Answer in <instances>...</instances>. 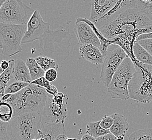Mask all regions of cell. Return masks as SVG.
<instances>
[{"label":"cell","instance_id":"9a60e30c","mask_svg":"<svg viewBox=\"0 0 152 140\" xmlns=\"http://www.w3.org/2000/svg\"><path fill=\"white\" fill-rule=\"evenodd\" d=\"M65 134L64 121L43 124L39 131V137L45 140H56L60 135Z\"/></svg>","mask_w":152,"mask_h":140},{"label":"cell","instance_id":"6da1fadb","mask_svg":"<svg viewBox=\"0 0 152 140\" xmlns=\"http://www.w3.org/2000/svg\"><path fill=\"white\" fill-rule=\"evenodd\" d=\"M68 21L66 26H60L57 29H50L38 40L41 56L47 57L59 63L67 59L70 56V41L75 37L71 34Z\"/></svg>","mask_w":152,"mask_h":140},{"label":"cell","instance_id":"836d02e7","mask_svg":"<svg viewBox=\"0 0 152 140\" xmlns=\"http://www.w3.org/2000/svg\"><path fill=\"white\" fill-rule=\"evenodd\" d=\"M46 92H47V93L49 94V95L51 96H55V95H56L58 93L57 88L54 85H53V84L51 85V89L49 90H46Z\"/></svg>","mask_w":152,"mask_h":140},{"label":"cell","instance_id":"277c9868","mask_svg":"<svg viewBox=\"0 0 152 140\" xmlns=\"http://www.w3.org/2000/svg\"><path fill=\"white\" fill-rule=\"evenodd\" d=\"M135 72L129 85L130 98L146 104L152 101V66L133 61Z\"/></svg>","mask_w":152,"mask_h":140},{"label":"cell","instance_id":"603a6c76","mask_svg":"<svg viewBox=\"0 0 152 140\" xmlns=\"http://www.w3.org/2000/svg\"><path fill=\"white\" fill-rule=\"evenodd\" d=\"M14 112L12 106L8 102H1L0 120L4 123H9L13 118Z\"/></svg>","mask_w":152,"mask_h":140},{"label":"cell","instance_id":"ab89813d","mask_svg":"<svg viewBox=\"0 0 152 140\" xmlns=\"http://www.w3.org/2000/svg\"><path fill=\"white\" fill-rule=\"evenodd\" d=\"M66 140H78L76 138H73V139H71V138H68Z\"/></svg>","mask_w":152,"mask_h":140},{"label":"cell","instance_id":"7402d4cb","mask_svg":"<svg viewBox=\"0 0 152 140\" xmlns=\"http://www.w3.org/2000/svg\"><path fill=\"white\" fill-rule=\"evenodd\" d=\"M135 6L139 12L152 21V1H135Z\"/></svg>","mask_w":152,"mask_h":140},{"label":"cell","instance_id":"74e56055","mask_svg":"<svg viewBox=\"0 0 152 140\" xmlns=\"http://www.w3.org/2000/svg\"><path fill=\"white\" fill-rule=\"evenodd\" d=\"M68 137L65 134L60 135L58 137H57L56 140H66Z\"/></svg>","mask_w":152,"mask_h":140},{"label":"cell","instance_id":"7c38bea8","mask_svg":"<svg viewBox=\"0 0 152 140\" xmlns=\"http://www.w3.org/2000/svg\"><path fill=\"white\" fill-rule=\"evenodd\" d=\"M73 31L80 45L92 44L100 49V41L89 23L88 20L85 18H77Z\"/></svg>","mask_w":152,"mask_h":140},{"label":"cell","instance_id":"7a4b0ae2","mask_svg":"<svg viewBox=\"0 0 152 140\" xmlns=\"http://www.w3.org/2000/svg\"><path fill=\"white\" fill-rule=\"evenodd\" d=\"M50 96L44 88L30 84L18 93L12 94L6 102L12 106L14 117L26 113L39 112Z\"/></svg>","mask_w":152,"mask_h":140},{"label":"cell","instance_id":"cb8c5ba5","mask_svg":"<svg viewBox=\"0 0 152 140\" xmlns=\"http://www.w3.org/2000/svg\"><path fill=\"white\" fill-rule=\"evenodd\" d=\"M35 59L38 65L45 72L51 69L56 70L58 69V63L53 59L44 56H38L36 57Z\"/></svg>","mask_w":152,"mask_h":140},{"label":"cell","instance_id":"4fadbf2b","mask_svg":"<svg viewBox=\"0 0 152 140\" xmlns=\"http://www.w3.org/2000/svg\"><path fill=\"white\" fill-rule=\"evenodd\" d=\"M117 0H94L91 2L90 20L94 23L111 10L117 3Z\"/></svg>","mask_w":152,"mask_h":140},{"label":"cell","instance_id":"ffe728a7","mask_svg":"<svg viewBox=\"0 0 152 140\" xmlns=\"http://www.w3.org/2000/svg\"><path fill=\"white\" fill-rule=\"evenodd\" d=\"M26 64L29 70L32 82L45 76V71L38 65L35 58H29L26 61Z\"/></svg>","mask_w":152,"mask_h":140},{"label":"cell","instance_id":"8d00e7d4","mask_svg":"<svg viewBox=\"0 0 152 140\" xmlns=\"http://www.w3.org/2000/svg\"><path fill=\"white\" fill-rule=\"evenodd\" d=\"M12 96V94H4V96L1 98V102H6Z\"/></svg>","mask_w":152,"mask_h":140},{"label":"cell","instance_id":"83f0119b","mask_svg":"<svg viewBox=\"0 0 152 140\" xmlns=\"http://www.w3.org/2000/svg\"><path fill=\"white\" fill-rule=\"evenodd\" d=\"M114 123V119L112 115H104L100 120V125L102 128L106 130H110Z\"/></svg>","mask_w":152,"mask_h":140},{"label":"cell","instance_id":"d4e9b609","mask_svg":"<svg viewBox=\"0 0 152 140\" xmlns=\"http://www.w3.org/2000/svg\"><path fill=\"white\" fill-rule=\"evenodd\" d=\"M128 140H152V129H144L134 131Z\"/></svg>","mask_w":152,"mask_h":140},{"label":"cell","instance_id":"9c48e42d","mask_svg":"<svg viewBox=\"0 0 152 140\" xmlns=\"http://www.w3.org/2000/svg\"><path fill=\"white\" fill-rule=\"evenodd\" d=\"M67 94L58 92L50 96L44 108L38 112L43 124L65 121L68 115Z\"/></svg>","mask_w":152,"mask_h":140},{"label":"cell","instance_id":"1f68e13d","mask_svg":"<svg viewBox=\"0 0 152 140\" xmlns=\"http://www.w3.org/2000/svg\"><path fill=\"white\" fill-rule=\"evenodd\" d=\"M96 140H117V137L111 133L96 138Z\"/></svg>","mask_w":152,"mask_h":140},{"label":"cell","instance_id":"3957f363","mask_svg":"<svg viewBox=\"0 0 152 140\" xmlns=\"http://www.w3.org/2000/svg\"><path fill=\"white\" fill-rule=\"evenodd\" d=\"M152 25V21L139 12L134 5L121 13L111 23L100 31L108 40L124 34H129L134 30Z\"/></svg>","mask_w":152,"mask_h":140},{"label":"cell","instance_id":"ba28073f","mask_svg":"<svg viewBox=\"0 0 152 140\" xmlns=\"http://www.w3.org/2000/svg\"><path fill=\"white\" fill-rule=\"evenodd\" d=\"M35 10L20 0H6L0 7V23L26 25Z\"/></svg>","mask_w":152,"mask_h":140},{"label":"cell","instance_id":"f1b7e54d","mask_svg":"<svg viewBox=\"0 0 152 140\" xmlns=\"http://www.w3.org/2000/svg\"><path fill=\"white\" fill-rule=\"evenodd\" d=\"M30 84L37 85L38 86L44 88L46 90H50L51 88V85H52V84H50V82L47 80L44 77L33 81Z\"/></svg>","mask_w":152,"mask_h":140},{"label":"cell","instance_id":"d6a6232c","mask_svg":"<svg viewBox=\"0 0 152 140\" xmlns=\"http://www.w3.org/2000/svg\"><path fill=\"white\" fill-rule=\"evenodd\" d=\"M9 67V61H2L1 63V74L3 73L4 71L7 70Z\"/></svg>","mask_w":152,"mask_h":140},{"label":"cell","instance_id":"484cf974","mask_svg":"<svg viewBox=\"0 0 152 140\" xmlns=\"http://www.w3.org/2000/svg\"><path fill=\"white\" fill-rule=\"evenodd\" d=\"M30 85L29 83L24 82H16L12 83V84L8 86L5 90V94H15L18 93L20 90H22L24 88H26Z\"/></svg>","mask_w":152,"mask_h":140},{"label":"cell","instance_id":"d590c367","mask_svg":"<svg viewBox=\"0 0 152 140\" xmlns=\"http://www.w3.org/2000/svg\"><path fill=\"white\" fill-rule=\"evenodd\" d=\"M80 140H96V139L88 134L84 135Z\"/></svg>","mask_w":152,"mask_h":140},{"label":"cell","instance_id":"4316f807","mask_svg":"<svg viewBox=\"0 0 152 140\" xmlns=\"http://www.w3.org/2000/svg\"><path fill=\"white\" fill-rule=\"evenodd\" d=\"M0 140H16L12 136L9 129V123L1 121L0 124Z\"/></svg>","mask_w":152,"mask_h":140},{"label":"cell","instance_id":"2e32d148","mask_svg":"<svg viewBox=\"0 0 152 140\" xmlns=\"http://www.w3.org/2000/svg\"><path fill=\"white\" fill-rule=\"evenodd\" d=\"M112 115L114 119V123L110 129V133L116 137L119 136H125L129 127L127 118L122 114L117 113L112 114Z\"/></svg>","mask_w":152,"mask_h":140},{"label":"cell","instance_id":"f546056e","mask_svg":"<svg viewBox=\"0 0 152 140\" xmlns=\"http://www.w3.org/2000/svg\"><path fill=\"white\" fill-rule=\"evenodd\" d=\"M137 42L140 44L141 47H143L152 56V38L145 39Z\"/></svg>","mask_w":152,"mask_h":140},{"label":"cell","instance_id":"8fae6325","mask_svg":"<svg viewBox=\"0 0 152 140\" xmlns=\"http://www.w3.org/2000/svg\"><path fill=\"white\" fill-rule=\"evenodd\" d=\"M27 29L22 41V44L31 43L39 40L41 37L50 29V24L44 22L40 12L35 10L26 24Z\"/></svg>","mask_w":152,"mask_h":140},{"label":"cell","instance_id":"e575fe53","mask_svg":"<svg viewBox=\"0 0 152 140\" xmlns=\"http://www.w3.org/2000/svg\"><path fill=\"white\" fill-rule=\"evenodd\" d=\"M149 38H152V33L146 34H143V35L139 36L137 39L136 42H138V41L145 39H149Z\"/></svg>","mask_w":152,"mask_h":140},{"label":"cell","instance_id":"5bb4252c","mask_svg":"<svg viewBox=\"0 0 152 140\" xmlns=\"http://www.w3.org/2000/svg\"><path fill=\"white\" fill-rule=\"evenodd\" d=\"M79 53L83 59L93 64L102 65L104 55L97 47L92 44H84L80 45Z\"/></svg>","mask_w":152,"mask_h":140},{"label":"cell","instance_id":"60d3db41","mask_svg":"<svg viewBox=\"0 0 152 140\" xmlns=\"http://www.w3.org/2000/svg\"><path fill=\"white\" fill-rule=\"evenodd\" d=\"M32 140H45L43 138H38V139H34Z\"/></svg>","mask_w":152,"mask_h":140},{"label":"cell","instance_id":"e0dca14e","mask_svg":"<svg viewBox=\"0 0 152 140\" xmlns=\"http://www.w3.org/2000/svg\"><path fill=\"white\" fill-rule=\"evenodd\" d=\"M13 78L17 82H24L30 84L32 82L29 69L26 63L22 59H18L15 61Z\"/></svg>","mask_w":152,"mask_h":140},{"label":"cell","instance_id":"4dcf8cb0","mask_svg":"<svg viewBox=\"0 0 152 140\" xmlns=\"http://www.w3.org/2000/svg\"><path fill=\"white\" fill-rule=\"evenodd\" d=\"M57 76L58 73L57 70L54 69H51L45 72L44 77L50 82L56 80L57 78Z\"/></svg>","mask_w":152,"mask_h":140},{"label":"cell","instance_id":"44dd1931","mask_svg":"<svg viewBox=\"0 0 152 140\" xmlns=\"http://www.w3.org/2000/svg\"><path fill=\"white\" fill-rule=\"evenodd\" d=\"M100 121L96 122H90L86 126L87 131L86 134H88L94 138H98L110 133V130H106L102 128L100 125Z\"/></svg>","mask_w":152,"mask_h":140},{"label":"cell","instance_id":"52a82bcc","mask_svg":"<svg viewBox=\"0 0 152 140\" xmlns=\"http://www.w3.org/2000/svg\"><path fill=\"white\" fill-rule=\"evenodd\" d=\"M26 25L0 23V51L8 57L20 53V44L26 31Z\"/></svg>","mask_w":152,"mask_h":140},{"label":"cell","instance_id":"ac0fdd59","mask_svg":"<svg viewBox=\"0 0 152 140\" xmlns=\"http://www.w3.org/2000/svg\"><path fill=\"white\" fill-rule=\"evenodd\" d=\"M9 67L1 74L0 76V95L1 98L5 94V90L8 86L9 81L13 78V73L15 66V61L11 59L9 61Z\"/></svg>","mask_w":152,"mask_h":140},{"label":"cell","instance_id":"5b68a950","mask_svg":"<svg viewBox=\"0 0 152 140\" xmlns=\"http://www.w3.org/2000/svg\"><path fill=\"white\" fill-rule=\"evenodd\" d=\"M42 125L38 112H29L13 117L9 123V129L16 140H32L39 137Z\"/></svg>","mask_w":152,"mask_h":140},{"label":"cell","instance_id":"f35d334b","mask_svg":"<svg viewBox=\"0 0 152 140\" xmlns=\"http://www.w3.org/2000/svg\"><path fill=\"white\" fill-rule=\"evenodd\" d=\"M117 140H125V138L123 136H119L117 137Z\"/></svg>","mask_w":152,"mask_h":140},{"label":"cell","instance_id":"30bf717a","mask_svg":"<svg viewBox=\"0 0 152 140\" xmlns=\"http://www.w3.org/2000/svg\"><path fill=\"white\" fill-rule=\"evenodd\" d=\"M127 56L123 49L117 45L108 47L102 63L100 79L106 88H108L113 76Z\"/></svg>","mask_w":152,"mask_h":140},{"label":"cell","instance_id":"8992f818","mask_svg":"<svg viewBox=\"0 0 152 140\" xmlns=\"http://www.w3.org/2000/svg\"><path fill=\"white\" fill-rule=\"evenodd\" d=\"M135 72V65L131 58L127 56L112 79L107 92L112 99L126 100L130 98L129 85Z\"/></svg>","mask_w":152,"mask_h":140},{"label":"cell","instance_id":"d6986e66","mask_svg":"<svg viewBox=\"0 0 152 140\" xmlns=\"http://www.w3.org/2000/svg\"><path fill=\"white\" fill-rule=\"evenodd\" d=\"M133 52L137 61L143 64L152 66V56L137 42L133 45Z\"/></svg>","mask_w":152,"mask_h":140}]
</instances>
